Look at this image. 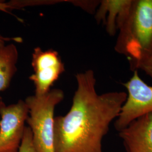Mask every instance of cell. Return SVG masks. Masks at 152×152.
Listing matches in <instances>:
<instances>
[{
    "mask_svg": "<svg viewBox=\"0 0 152 152\" xmlns=\"http://www.w3.org/2000/svg\"><path fill=\"white\" fill-rule=\"evenodd\" d=\"M77 87L69 112L54 118L55 152H103L104 137L118 117L127 92L98 94L94 71L76 75Z\"/></svg>",
    "mask_w": 152,
    "mask_h": 152,
    "instance_id": "obj_1",
    "label": "cell"
},
{
    "mask_svg": "<svg viewBox=\"0 0 152 152\" xmlns=\"http://www.w3.org/2000/svg\"><path fill=\"white\" fill-rule=\"evenodd\" d=\"M118 32L114 50L127 56L132 70L152 50V0H133L129 15Z\"/></svg>",
    "mask_w": 152,
    "mask_h": 152,
    "instance_id": "obj_2",
    "label": "cell"
},
{
    "mask_svg": "<svg viewBox=\"0 0 152 152\" xmlns=\"http://www.w3.org/2000/svg\"><path fill=\"white\" fill-rule=\"evenodd\" d=\"M64 98L63 90L53 88L45 95L29 96L24 100L29 109L27 123L37 152H55V109Z\"/></svg>",
    "mask_w": 152,
    "mask_h": 152,
    "instance_id": "obj_3",
    "label": "cell"
},
{
    "mask_svg": "<svg viewBox=\"0 0 152 152\" xmlns=\"http://www.w3.org/2000/svg\"><path fill=\"white\" fill-rule=\"evenodd\" d=\"M133 72L130 79L122 83L127 96L114 122V128L118 132L141 115L152 113V86L141 79L138 71Z\"/></svg>",
    "mask_w": 152,
    "mask_h": 152,
    "instance_id": "obj_4",
    "label": "cell"
},
{
    "mask_svg": "<svg viewBox=\"0 0 152 152\" xmlns=\"http://www.w3.org/2000/svg\"><path fill=\"white\" fill-rule=\"evenodd\" d=\"M28 116L25 101L10 105L0 101V152H19Z\"/></svg>",
    "mask_w": 152,
    "mask_h": 152,
    "instance_id": "obj_5",
    "label": "cell"
},
{
    "mask_svg": "<svg viewBox=\"0 0 152 152\" xmlns=\"http://www.w3.org/2000/svg\"><path fill=\"white\" fill-rule=\"evenodd\" d=\"M33 73L29 77L35 87L36 95H43L51 90L54 83L65 71L58 53L53 49L43 50L40 47L33 50L32 57Z\"/></svg>",
    "mask_w": 152,
    "mask_h": 152,
    "instance_id": "obj_6",
    "label": "cell"
},
{
    "mask_svg": "<svg viewBox=\"0 0 152 152\" xmlns=\"http://www.w3.org/2000/svg\"><path fill=\"white\" fill-rule=\"evenodd\" d=\"M118 132L126 152H152V113L139 117Z\"/></svg>",
    "mask_w": 152,
    "mask_h": 152,
    "instance_id": "obj_7",
    "label": "cell"
},
{
    "mask_svg": "<svg viewBox=\"0 0 152 152\" xmlns=\"http://www.w3.org/2000/svg\"><path fill=\"white\" fill-rule=\"evenodd\" d=\"M133 0H102L95 14L98 23H103L109 36H114L129 15Z\"/></svg>",
    "mask_w": 152,
    "mask_h": 152,
    "instance_id": "obj_8",
    "label": "cell"
},
{
    "mask_svg": "<svg viewBox=\"0 0 152 152\" xmlns=\"http://www.w3.org/2000/svg\"><path fill=\"white\" fill-rule=\"evenodd\" d=\"M18 50L14 42L0 45V92L10 86L18 70ZM1 100L2 98L0 96Z\"/></svg>",
    "mask_w": 152,
    "mask_h": 152,
    "instance_id": "obj_9",
    "label": "cell"
},
{
    "mask_svg": "<svg viewBox=\"0 0 152 152\" xmlns=\"http://www.w3.org/2000/svg\"><path fill=\"white\" fill-rule=\"evenodd\" d=\"M19 152H37L33 142L32 132L29 127H26Z\"/></svg>",
    "mask_w": 152,
    "mask_h": 152,
    "instance_id": "obj_10",
    "label": "cell"
},
{
    "mask_svg": "<svg viewBox=\"0 0 152 152\" xmlns=\"http://www.w3.org/2000/svg\"><path fill=\"white\" fill-rule=\"evenodd\" d=\"M69 2L90 14H95L100 3V1H69Z\"/></svg>",
    "mask_w": 152,
    "mask_h": 152,
    "instance_id": "obj_11",
    "label": "cell"
},
{
    "mask_svg": "<svg viewBox=\"0 0 152 152\" xmlns=\"http://www.w3.org/2000/svg\"><path fill=\"white\" fill-rule=\"evenodd\" d=\"M139 69L145 72L147 76H149L152 79V49L147 58L136 65L132 71H138Z\"/></svg>",
    "mask_w": 152,
    "mask_h": 152,
    "instance_id": "obj_12",
    "label": "cell"
},
{
    "mask_svg": "<svg viewBox=\"0 0 152 152\" xmlns=\"http://www.w3.org/2000/svg\"><path fill=\"white\" fill-rule=\"evenodd\" d=\"M23 41V39L21 37H6L3 36L0 33V45L7 44L10 42H18L20 43Z\"/></svg>",
    "mask_w": 152,
    "mask_h": 152,
    "instance_id": "obj_13",
    "label": "cell"
},
{
    "mask_svg": "<svg viewBox=\"0 0 152 152\" xmlns=\"http://www.w3.org/2000/svg\"><path fill=\"white\" fill-rule=\"evenodd\" d=\"M12 10H13V9L9 2H6L4 1H0V11L12 14L11 12Z\"/></svg>",
    "mask_w": 152,
    "mask_h": 152,
    "instance_id": "obj_14",
    "label": "cell"
}]
</instances>
